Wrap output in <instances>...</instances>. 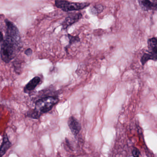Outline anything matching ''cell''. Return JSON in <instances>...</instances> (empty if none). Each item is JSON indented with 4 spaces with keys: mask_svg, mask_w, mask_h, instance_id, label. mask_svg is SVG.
<instances>
[{
    "mask_svg": "<svg viewBox=\"0 0 157 157\" xmlns=\"http://www.w3.org/2000/svg\"><path fill=\"white\" fill-rule=\"evenodd\" d=\"M19 32L15 25L7 27L6 38L2 43L0 51L2 59L6 63L13 59L19 50Z\"/></svg>",
    "mask_w": 157,
    "mask_h": 157,
    "instance_id": "1",
    "label": "cell"
},
{
    "mask_svg": "<svg viewBox=\"0 0 157 157\" xmlns=\"http://www.w3.org/2000/svg\"><path fill=\"white\" fill-rule=\"evenodd\" d=\"M58 98L53 96H48L39 99L36 103L34 111L41 115L42 114L48 113L51 110L58 102Z\"/></svg>",
    "mask_w": 157,
    "mask_h": 157,
    "instance_id": "2",
    "label": "cell"
},
{
    "mask_svg": "<svg viewBox=\"0 0 157 157\" xmlns=\"http://www.w3.org/2000/svg\"><path fill=\"white\" fill-rule=\"evenodd\" d=\"M55 5L64 12L75 11L83 10L90 5L88 2H71L65 0H56Z\"/></svg>",
    "mask_w": 157,
    "mask_h": 157,
    "instance_id": "3",
    "label": "cell"
},
{
    "mask_svg": "<svg viewBox=\"0 0 157 157\" xmlns=\"http://www.w3.org/2000/svg\"><path fill=\"white\" fill-rule=\"evenodd\" d=\"M82 14L80 13H71L65 19L64 21L61 24L62 29H64V30L67 29L71 25L78 21L82 18Z\"/></svg>",
    "mask_w": 157,
    "mask_h": 157,
    "instance_id": "4",
    "label": "cell"
},
{
    "mask_svg": "<svg viewBox=\"0 0 157 157\" xmlns=\"http://www.w3.org/2000/svg\"><path fill=\"white\" fill-rule=\"evenodd\" d=\"M68 124L73 135H78L81 129L80 124L74 117H71L69 118L68 121Z\"/></svg>",
    "mask_w": 157,
    "mask_h": 157,
    "instance_id": "5",
    "label": "cell"
},
{
    "mask_svg": "<svg viewBox=\"0 0 157 157\" xmlns=\"http://www.w3.org/2000/svg\"><path fill=\"white\" fill-rule=\"evenodd\" d=\"M138 2L140 8L144 11L157 10V3L151 2L150 0H138Z\"/></svg>",
    "mask_w": 157,
    "mask_h": 157,
    "instance_id": "6",
    "label": "cell"
},
{
    "mask_svg": "<svg viewBox=\"0 0 157 157\" xmlns=\"http://www.w3.org/2000/svg\"><path fill=\"white\" fill-rule=\"evenodd\" d=\"M41 82V78L39 77H35L32 79L25 87L24 92L28 93L33 90Z\"/></svg>",
    "mask_w": 157,
    "mask_h": 157,
    "instance_id": "7",
    "label": "cell"
},
{
    "mask_svg": "<svg viewBox=\"0 0 157 157\" xmlns=\"http://www.w3.org/2000/svg\"><path fill=\"white\" fill-rule=\"evenodd\" d=\"M11 146L12 143L9 140L7 134H5L3 136V141L0 147V157L3 156Z\"/></svg>",
    "mask_w": 157,
    "mask_h": 157,
    "instance_id": "8",
    "label": "cell"
},
{
    "mask_svg": "<svg viewBox=\"0 0 157 157\" xmlns=\"http://www.w3.org/2000/svg\"><path fill=\"white\" fill-rule=\"evenodd\" d=\"M149 53L157 56V40L156 37H152L148 40Z\"/></svg>",
    "mask_w": 157,
    "mask_h": 157,
    "instance_id": "9",
    "label": "cell"
},
{
    "mask_svg": "<svg viewBox=\"0 0 157 157\" xmlns=\"http://www.w3.org/2000/svg\"><path fill=\"white\" fill-rule=\"evenodd\" d=\"M103 6L101 4H98V5H95L93 6L90 9V13L93 15H97L100 14L103 11Z\"/></svg>",
    "mask_w": 157,
    "mask_h": 157,
    "instance_id": "10",
    "label": "cell"
},
{
    "mask_svg": "<svg viewBox=\"0 0 157 157\" xmlns=\"http://www.w3.org/2000/svg\"><path fill=\"white\" fill-rule=\"evenodd\" d=\"M157 58V56H153V55L148 52V53H145L143 55V56L141 57L140 61H141L142 65H144L148 60H150V59L156 61Z\"/></svg>",
    "mask_w": 157,
    "mask_h": 157,
    "instance_id": "11",
    "label": "cell"
},
{
    "mask_svg": "<svg viewBox=\"0 0 157 157\" xmlns=\"http://www.w3.org/2000/svg\"><path fill=\"white\" fill-rule=\"evenodd\" d=\"M68 38L69 40V45H71L72 44L74 43H78L80 41V39L78 36H73L71 35L70 34H68Z\"/></svg>",
    "mask_w": 157,
    "mask_h": 157,
    "instance_id": "12",
    "label": "cell"
},
{
    "mask_svg": "<svg viewBox=\"0 0 157 157\" xmlns=\"http://www.w3.org/2000/svg\"><path fill=\"white\" fill-rule=\"evenodd\" d=\"M132 154L134 157H138L140 154V152L137 148H134V149L132 151Z\"/></svg>",
    "mask_w": 157,
    "mask_h": 157,
    "instance_id": "13",
    "label": "cell"
},
{
    "mask_svg": "<svg viewBox=\"0 0 157 157\" xmlns=\"http://www.w3.org/2000/svg\"><path fill=\"white\" fill-rule=\"evenodd\" d=\"M33 51L31 48H29L28 49H26L25 52V55L29 56H31L33 54Z\"/></svg>",
    "mask_w": 157,
    "mask_h": 157,
    "instance_id": "14",
    "label": "cell"
},
{
    "mask_svg": "<svg viewBox=\"0 0 157 157\" xmlns=\"http://www.w3.org/2000/svg\"><path fill=\"white\" fill-rule=\"evenodd\" d=\"M3 40V34H2V33L1 32H0V43L1 42H2Z\"/></svg>",
    "mask_w": 157,
    "mask_h": 157,
    "instance_id": "15",
    "label": "cell"
},
{
    "mask_svg": "<svg viewBox=\"0 0 157 157\" xmlns=\"http://www.w3.org/2000/svg\"><path fill=\"white\" fill-rule=\"evenodd\" d=\"M153 1V2H154V3H157V0H152Z\"/></svg>",
    "mask_w": 157,
    "mask_h": 157,
    "instance_id": "16",
    "label": "cell"
}]
</instances>
